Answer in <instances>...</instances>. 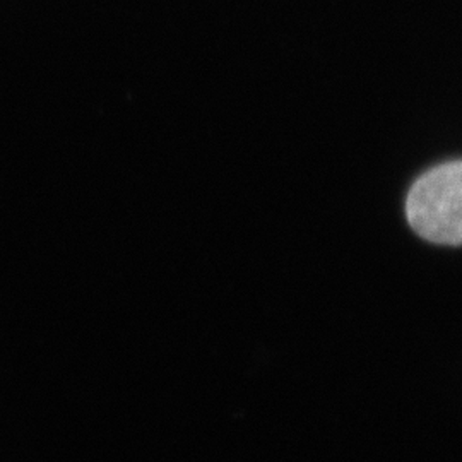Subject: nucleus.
Returning a JSON list of instances; mask_svg holds the SVG:
<instances>
[{
    "instance_id": "1",
    "label": "nucleus",
    "mask_w": 462,
    "mask_h": 462,
    "mask_svg": "<svg viewBox=\"0 0 462 462\" xmlns=\"http://www.w3.org/2000/svg\"><path fill=\"white\" fill-rule=\"evenodd\" d=\"M406 217L431 244L462 247V160L433 166L411 185Z\"/></svg>"
}]
</instances>
